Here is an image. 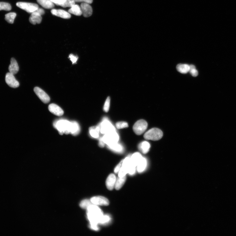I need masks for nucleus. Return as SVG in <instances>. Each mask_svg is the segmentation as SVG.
<instances>
[{
	"instance_id": "1",
	"label": "nucleus",
	"mask_w": 236,
	"mask_h": 236,
	"mask_svg": "<svg viewBox=\"0 0 236 236\" xmlns=\"http://www.w3.org/2000/svg\"><path fill=\"white\" fill-rule=\"evenodd\" d=\"M87 216L90 225H97L99 220L103 215V212L96 205L92 204L87 209Z\"/></svg>"
},
{
	"instance_id": "2",
	"label": "nucleus",
	"mask_w": 236,
	"mask_h": 236,
	"mask_svg": "<svg viewBox=\"0 0 236 236\" xmlns=\"http://www.w3.org/2000/svg\"><path fill=\"white\" fill-rule=\"evenodd\" d=\"M54 126L61 135L64 134H71L72 123L66 120H60L54 122Z\"/></svg>"
},
{
	"instance_id": "3",
	"label": "nucleus",
	"mask_w": 236,
	"mask_h": 236,
	"mask_svg": "<svg viewBox=\"0 0 236 236\" xmlns=\"http://www.w3.org/2000/svg\"><path fill=\"white\" fill-rule=\"evenodd\" d=\"M163 133L161 130L157 128H153L147 132L144 135V138L147 140L157 141L162 137Z\"/></svg>"
},
{
	"instance_id": "4",
	"label": "nucleus",
	"mask_w": 236,
	"mask_h": 236,
	"mask_svg": "<svg viewBox=\"0 0 236 236\" xmlns=\"http://www.w3.org/2000/svg\"><path fill=\"white\" fill-rule=\"evenodd\" d=\"M102 138L105 144L108 146L117 143L119 139V135L116 131L105 134Z\"/></svg>"
},
{
	"instance_id": "5",
	"label": "nucleus",
	"mask_w": 236,
	"mask_h": 236,
	"mask_svg": "<svg viewBox=\"0 0 236 236\" xmlns=\"http://www.w3.org/2000/svg\"><path fill=\"white\" fill-rule=\"evenodd\" d=\"M148 125V123L145 120H139L134 124L133 127V131L136 134L140 135L145 132Z\"/></svg>"
},
{
	"instance_id": "6",
	"label": "nucleus",
	"mask_w": 236,
	"mask_h": 236,
	"mask_svg": "<svg viewBox=\"0 0 236 236\" xmlns=\"http://www.w3.org/2000/svg\"><path fill=\"white\" fill-rule=\"evenodd\" d=\"M16 5L18 7L29 13H32L39 8L38 5L35 3L20 2H17Z\"/></svg>"
},
{
	"instance_id": "7",
	"label": "nucleus",
	"mask_w": 236,
	"mask_h": 236,
	"mask_svg": "<svg viewBox=\"0 0 236 236\" xmlns=\"http://www.w3.org/2000/svg\"><path fill=\"white\" fill-rule=\"evenodd\" d=\"M99 126L100 128V132L102 134H105L116 131L114 127L106 119H105Z\"/></svg>"
},
{
	"instance_id": "8",
	"label": "nucleus",
	"mask_w": 236,
	"mask_h": 236,
	"mask_svg": "<svg viewBox=\"0 0 236 236\" xmlns=\"http://www.w3.org/2000/svg\"><path fill=\"white\" fill-rule=\"evenodd\" d=\"M34 91L39 98L43 103H48L50 101L49 96L43 90L38 87H35L34 88Z\"/></svg>"
},
{
	"instance_id": "9",
	"label": "nucleus",
	"mask_w": 236,
	"mask_h": 236,
	"mask_svg": "<svg viewBox=\"0 0 236 236\" xmlns=\"http://www.w3.org/2000/svg\"><path fill=\"white\" fill-rule=\"evenodd\" d=\"M5 81L10 87L16 88L20 86L19 83L16 79L14 75L9 72L6 74Z\"/></svg>"
},
{
	"instance_id": "10",
	"label": "nucleus",
	"mask_w": 236,
	"mask_h": 236,
	"mask_svg": "<svg viewBox=\"0 0 236 236\" xmlns=\"http://www.w3.org/2000/svg\"><path fill=\"white\" fill-rule=\"evenodd\" d=\"M90 201L93 204L100 206H108L109 202L106 198L102 196L93 197L91 198Z\"/></svg>"
},
{
	"instance_id": "11",
	"label": "nucleus",
	"mask_w": 236,
	"mask_h": 236,
	"mask_svg": "<svg viewBox=\"0 0 236 236\" xmlns=\"http://www.w3.org/2000/svg\"><path fill=\"white\" fill-rule=\"evenodd\" d=\"M80 8L82 15L84 17H88L92 15L93 10L89 4L82 3L81 4Z\"/></svg>"
},
{
	"instance_id": "12",
	"label": "nucleus",
	"mask_w": 236,
	"mask_h": 236,
	"mask_svg": "<svg viewBox=\"0 0 236 236\" xmlns=\"http://www.w3.org/2000/svg\"><path fill=\"white\" fill-rule=\"evenodd\" d=\"M51 12L53 15L63 19H69L71 17V15L69 12L62 10L53 9Z\"/></svg>"
},
{
	"instance_id": "13",
	"label": "nucleus",
	"mask_w": 236,
	"mask_h": 236,
	"mask_svg": "<svg viewBox=\"0 0 236 236\" xmlns=\"http://www.w3.org/2000/svg\"><path fill=\"white\" fill-rule=\"evenodd\" d=\"M116 180V177L115 175L111 174L108 176L106 180V185L109 190H113L115 187Z\"/></svg>"
},
{
	"instance_id": "14",
	"label": "nucleus",
	"mask_w": 236,
	"mask_h": 236,
	"mask_svg": "<svg viewBox=\"0 0 236 236\" xmlns=\"http://www.w3.org/2000/svg\"><path fill=\"white\" fill-rule=\"evenodd\" d=\"M48 109L52 114L58 116H61L64 114L63 110L55 104H50L49 106Z\"/></svg>"
},
{
	"instance_id": "15",
	"label": "nucleus",
	"mask_w": 236,
	"mask_h": 236,
	"mask_svg": "<svg viewBox=\"0 0 236 236\" xmlns=\"http://www.w3.org/2000/svg\"><path fill=\"white\" fill-rule=\"evenodd\" d=\"M41 16L39 13L35 11L31 13V16L30 17V22L33 25H35L36 24H39L40 23L42 20V17Z\"/></svg>"
},
{
	"instance_id": "16",
	"label": "nucleus",
	"mask_w": 236,
	"mask_h": 236,
	"mask_svg": "<svg viewBox=\"0 0 236 236\" xmlns=\"http://www.w3.org/2000/svg\"><path fill=\"white\" fill-rule=\"evenodd\" d=\"M19 66L16 61L14 58H11V63L9 67V72L15 75L19 72Z\"/></svg>"
},
{
	"instance_id": "17",
	"label": "nucleus",
	"mask_w": 236,
	"mask_h": 236,
	"mask_svg": "<svg viewBox=\"0 0 236 236\" xmlns=\"http://www.w3.org/2000/svg\"><path fill=\"white\" fill-rule=\"evenodd\" d=\"M38 2L43 8L50 9L54 8V4L50 0H37Z\"/></svg>"
},
{
	"instance_id": "18",
	"label": "nucleus",
	"mask_w": 236,
	"mask_h": 236,
	"mask_svg": "<svg viewBox=\"0 0 236 236\" xmlns=\"http://www.w3.org/2000/svg\"><path fill=\"white\" fill-rule=\"evenodd\" d=\"M140 153L139 152H135L131 157V164L134 166L136 167L142 158Z\"/></svg>"
},
{
	"instance_id": "19",
	"label": "nucleus",
	"mask_w": 236,
	"mask_h": 236,
	"mask_svg": "<svg viewBox=\"0 0 236 236\" xmlns=\"http://www.w3.org/2000/svg\"><path fill=\"white\" fill-rule=\"evenodd\" d=\"M177 70L182 74H187L189 72L190 66L187 64H179L177 65Z\"/></svg>"
},
{
	"instance_id": "20",
	"label": "nucleus",
	"mask_w": 236,
	"mask_h": 236,
	"mask_svg": "<svg viewBox=\"0 0 236 236\" xmlns=\"http://www.w3.org/2000/svg\"><path fill=\"white\" fill-rule=\"evenodd\" d=\"M150 144L148 142L144 141L139 145L138 148L144 154L148 152L150 148Z\"/></svg>"
},
{
	"instance_id": "21",
	"label": "nucleus",
	"mask_w": 236,
	"mask_h": 236,
	"mask_svg": "<svg viewBox=\"0 0 236 236\" xmlns=\"http://www.w3.org/2000/svg\"><path fill=\"white\" fill-rule=\"evenodd\" d=\"M68 12L77 16H80L82 14L81 8L78 5H75L71 7L69 10Z\"/></svg>"
},
{
	"instance_id": "22",
	"label": "nucleus",
	"mask_w": 236,
	"mask_h": 236,
	"mask_svg": "<svg viewBox=\"0 0 236 236\" xmlns=\"http://www.w3.org/2000/svg\"><path fill=\"white\" fill-rule=\"evenodd\" d=\"M89 133L91 137L94 138H98L99 137L100 128L99 126H93L89 129Z\"/></svg>"
},
{
	"instance_id": "23",
	"label": "nucleus",
	"mask_w": 236,
	"mask_h": 236,
	"mask_svg": "<svg viewBox=\"0 0 236 236\" xmlns=\"http://www.w3.org/2000/svg\"><path fill=\"white\" fill-rule=\"evenodd\" d=\"M126 175L123 177H119V178L116 179L115 188L116 189L118 190L120 189L123 186L124 184L126 181Z\"/></svg>"
},
{
	"instance_id": "24",
	"label": "nucleus",
	"mask_w": 236,
	"mask_h": 236,
	"mask_svg": "<svg viewBox=\"0 0 236 236\" xmlns=\"http://www.w3.org/2000/svg\"><path fill=\"white\" fill-rule=\"evenodd\" d=\"M147 162L146 159L143 157L137 165V170L139 173H141L145 169L147 166Z\"/></svg>"
},
{
	"instance_id": "25",
	"label": "nucleus",
	"mask_w": 236,
	"mask_h": 236,
	"mask_svg": "<svg viewBox=\"0 0 236 236\" xmlns=\"http://www.w3.org/2000/svg\"><path fill=\"white\" fill-rule=\"evenodd\" d=\"M72 126L71 134L75 136L79 134L80 132V128L79 124L75 121H72Z\"/></svg>"
},
{
	"instance_id": "26",
	"label": "nucleus",
	"mask_w": 236,
	"mask_h": 236,
	"mask_svg": "<svg viewBox=\"0 0 236 236\" xmlns=\"http://www.w3.org/2000/svg\"><path fill=\"white\" fill-rule=\"evenodd\" d=\"M16 15V14L15 13H8L5 15V20L9 23L13 24Z\"/></svg>"
},
{
	"instance_id": "27",
	"label": "nucleus",
	"mask_w": 236,
	"mask_h": 236,
	"mask_svg": "<svg viewBox=\"0 0 236 236\" xmlns=\"http://www.w3.org/2000/svg\"><path fill=\"white\" fill-rule=\"evenodd\" d=\"M108 147L111 149L117 152H121L123 149L122 146L118 143L108 146Z\"/></svg>"
},
{
	"instance_id": "28",
	"label": "nucleus",
	"mask_w": 236,
	"mask_h": 236,
	"mask_svg": "<svg viewBox=\"0 0 236 236\" xmlns=\"http://www.w3.org/2000/svg\"><path fill=\"white\" fill-rule=\"evenodd\" d=\"M93 204L90 200L85 199L82 201L80 204V207L84 209H86L91 205Z\"/></svg>"
},
{
	"instance_id": "29",
	"label": "nucleus",
	"mask_w": 236,
	"mask_h": 236,
	"mask_svg": "<svg viewBox=\"0 0 236 236\" xmlns=\"http://www.w3.org/2000/svg\"><path fill=\"white\" fill-rule=\"evenodd\" d=\"M129 166H125L122 165L119 171V177L121 178V177L125 176L126 174L128 173Z\"/></svg>"
},
{
	"instance_id": "30",
	"label": "nucleus",
	"mask_w": 236,
	"mask_h": 236,
	"mask_svg": "<svg viewBox=\"0 0 236 236\" xmlns=\"http://www.w3.org/2000/svg\"><path fill=\"white\" fill-rule=\"evenodd\" d=\"M75 5V2L74 0H66L60 6L63 8L72 7Z\"/></svg>"
},
{
	"instance_id": "31",
	"label": "nucleus",
	"mask_w": 236,
	"mask_h": 236,
	"mask_svg": "<svg viewBox=\"0 0 236 236\" xmlns=\"http://www.w3.org/2000/svg\"><path fill=\"white\" fill-rule=\"evenodd\" d=\"M11 5L7 3L0 2V11L3 10L9 11L11 10Z\"/></svg>"
},
{
	"instance_id": "32",
	"label": "nucleus",
	"mask_w": 236,
	"mask_h": 236,
	"mask_svg": "<svg viewBox=\"0 0 236 236\" xmlns=\"http://www.w3.org/2000/svg\"><path fill=\"white\" fill-rule=\"evenodd\" d=\"M190 66V70L189 72L192 76L194 77L197 76L198 74L197 70L196 69V67L193 65H191Z\"/></svg>"
},
{
	"instance_id": "33",
	"label": "nucleus",
	"mask_w": 236,
	"mask_h": 236,
	"mask_svg": "<svg viewBox=\"0 0 236 236\" xmlns=\"http://www.w3.org/2000/svg\"><path fill=\"white\" fill-rule=\"evenodd\" d=\"M116 126L118 129L126 128L128 127V125L127 122L124 121L117 122L116 124Z\"/></svg>"
},
{
	"instance_id": "34",
	"label": "nucleus",
	"mask_w": 236,
	"mask_h": 236,
	"mask_svg": "<svg viewBox=\"0 0 236 236\" xmlns=\"http://www.w3.org/2000/svg\"><path fill=\"white\" fill-rule=\"evenodd\" d=\"M110 103V97H108L106 100L103 107V110L106 113H107L109 111Z\"/></svg>"
},
{
	"instance_id": "35",
	"label": "nucleus",
	"mask_w": 236,
	"mask_h": 236,
	"mask_svg": "<svg viewBox=\"0 0 236 236\" xmlns=\"http://www.w3.org/2000/svg\"><path fill=\"white\" fill-rule=\"evenodd\" d=\"M110 220V217L108 216H103L100 218L99 223H104L108 222Z\"/></svg>"
},
{
	"instance_id": "36",
	"label": "nucleus",
	"mask_w": 236,
	"mask_h": 236,
	"mask_svg": "<svg viewBox=\"0 0 236 236\" xmlns=\"http://www.w3.org/2000/svg\"><path fill=\"white\" fill-rule=\"evenodd\" d=\"M69 58L70 59V60L72 61L73 64L76 63V61L78 60V57L75 56L72 54H71L69 56Z\"/></svg>"
},
{
	"instance_id": "37",
	"label": "nucleus",
	"mask_w": 236,
	"mask_h": 236,
	"mask_svg": "<svg viewBox=\"0 0 236 236\" xmlns=\"http://www.w3.org/2000/svg\"><path fill=\"white\" fill-rule=\"evenodd\" d=\"M50 1L56 5L60 6L66 0H50Z\"/></svg>"
},
{
	"instance_id": "38",
	"label": "nucleus",
	"mask_w": 236,
	"mask_h": 236,
	"mask_svg": "<svg viewBox=\"0 0 236 236\" xmlns=\"http://www.w3.org/2000/svg\"><path fill=\"white\" fill-rule=\"evenodd\" d=\"M123 160H122L120 163L118 164L117 166L116 167L115 170H114V172L116 173H117L118 172H119V170L120 169L122 166V165L123 163Z\"/></svg>"
},
{
	"instance_id": "39",
	"label": "nucleus",
	"mask_w": 236,
	"mask_h": 236,
	"mask_svg": "<svg viewBox=\"0 0 236 236\" xmlns=\"http://www.w3.org/2000/svg\"><path fill=\"white\" fill-rule=\"evenodd\" d=\"M75 2H84L88 4H91L93 2V0H74Z\"/></svg>"
},
{
	"instance_id": "40",
	"label": "nucleus",
	"mask_w": 236,
	"mask_h": 236,
	"mask_svg": "<svg viewBox=\"0 0 236 236\" xmlns=\"http://www.w3.org/2000/svg\"><path fill=\"white\" fill-rule=\"evenodd\" d=\"M105 143L103 141L102 138H101L99 139L98 145L99 146L102 148L104 147L105 145Z\"/></svg>"
},
{
	"instance_id": "41",
	"label": "nucleus",
	"mask_w": 236,
	"mask_h": 236,
	"mask_svg": "<svg viewBox=\"0 0 236 236\" xmlns=\"http://www.w3.org/2000/svg\"><path fill=\"white\" fill-rule=\"evenodd\" d=\"M39 13L41 15H43L45 14L44 10L40 8H38L36 11H35Z\"/></svg>"
}]
</instances>
